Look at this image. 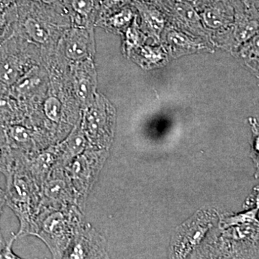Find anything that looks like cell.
Wrapping results in <instances>:
<instances>
[{
  "instance_id": "obj_1",
  "label": "cell",
  "mask_w": 259,
  "mask_h": 259,
  "mask_svg": "<svg viewBox=\"0 0 259 259\" xmlns=\"http://www.w3.org/2000/svg\"><path fill=\"white\" fill-rule=\"evenodd\" d=\"M4 175L7 180V204L20 221V228L17 236L30 235L34 218L38 212V197L25 156L13 153V161Z\"/></svg>"
},
{
  "instance_id": "obj_2",
  "label": "cell",
  "mask_w": 259,
  "mask_h": 259,
  "mask_svg": "<svg viewBox=\"0 0 259 259\" xmlns=\"http://www.w3.org/2000/svg\"><path fill=\"white\" fill-rule=\"evenodd\" d=\"M81 220V214L74 206L49 207L37 213L30 235L40 238L54 258H63L74 240Z\"/></svg>"
},
{
  "instance_id": "obj_3",
  "label": "cell",
  "mask_w": 259,
  "mask_h": 259,
  "mask_svg": "<svg viewBox=\"0 0 259 259\" xmlns=\"http://www.w3.org/2000/svg\"><path fill=\"white\" fill-rule=\"evenodd\" d=\"M115 123V109L100 94L86 107L80 120L81 128L92 148L105 150L111 144Z\"/></svg>"
},
{
  "instance_id": "obj_4",
  "label": "cell",
  "mask_w": 259,
  "mask_h": 259,
  "mask_svg": "<svg viewBox=\"0 0 259 259\" xmlns=\"http://www.w3.org/2000/svg\"><path fill=\"white\" fill-rule=\"evenodd\" d=\"M107 151L85 150L66 164L65 173L74 189L76 198H84L100 171Z\"/></svg>"
},
{
  "instance_id": "obj_5",
  "label": "cell",
  "mask_w": 259,
  "mask_h": 259,
  "mask_svg": "<svg viewBox=\"0 0 259 259\" xmlns=\"http://www.w3.org/2000/svg\"><path fill=\"white\" fill-rule=\"evenodd\" d=\"M235 10L234 21L228 29L226 44L236 51L259 32V11L254 5H245L241 0H232Z\"/></svg>"
},
{
  "instance_id": "obj_6",
  "label": "cell",
  "mask_w": 259,
  "mask_h": 259,
  "mask_svg": "<svg viewBox=\"0 0 259 259\" xmlns=\"http://www.w3.org/2000/svg\"><path fill=\"white\" fill-rule=\"evenodd\" d=\"M72 76L76 98L83 106H89L97 94V74L93 59L74 62Z\"/></svg>"
},
{
  "instance_id": "obj_7",
  "label": "cell",
  "mask_w": 259,
  "mask_h": 259,
  "mask_svg": "<svg viewBox=\"0 0 259 259\" xmlns=\"http://www.w3.org/2000/svg\"><path fill=\"white\" fill-rule=\"evenodd\" d=\"M104 255L102 238L92 227L80 225L65 256L69 258H102Z\"/></svg>"
},
{
  "instance_id": "obj_8",
  "label": "cell",
  "mask_w": 259,
  "mask_h": 259,
  "mask_svg": "<svg viewBox=\"0 0 259 259\" xmlns=\"http://www.w3.org/2000/svg\"><path fill=\"white\" fill-rule=\"evenodd\" d=\"M44 204L53 207L69 205L76 198L74 189L67 175L59 169L54 170L44 184Z\"/></svg>"
},
{
  "instance_id": "obj_9",
  "label": "cell",
  "mask_w": 259,
  "mask_h": 259,
  "mask_svg": "<svg viewBox=\"0 0 259 259\" xmlns=\"http://www.w3.org/2000/svg\"><path fill=\"white\" fill-rule=\"evenodd\" d=\"M64 47L65 55L74 62L92 59L95 54V42L91 30L73 28L66 35Z\"/></svg>"
},
{
  "instance_id": "obj_10",
  "label": "cell",
  "mask_w": 259,
  "mask_h": 259,
  "mask_svg": "<svg viewBox=\"0 0 259 259\" xmlns=\"http://www.w3.org/2000/svg\"><path fill=\"white\" fill-rule=\"evenodd\" d=\"M232 0H217L204 7L201 12L202 22L211 29H228L234 21Z\"/></svg>"
},
{
  "instance_id": "obj_11",
  "label": "cell",
  "mask_w": 259,
  "mask_h": 259,
  "mask_svg": "<svg viewBox=\"0 0 259 259\" xmlns=\"http://www.w3.org/2000/svg\"><path fill=\"white\" fill-rule=\"evenodd\" d=\"M25 61L13 51H0V83L10 88L25 72Z\"/></svg>"
},
{
  "instance_id": "obj_12",
  "label": "cell",
  "mask_w": 259,
  "mask_h": 259,
  "mask_svg": "<svg viewBox=\"0 0 259 259\" xmlns=\"http://www.w3.org/2000/svg\"><path fill=\"white\" fill-rule=\"evenodd\" d=\"M133 6L139 11L146 30L155 37H159L164 28L166 18L161 9L156 5L132 0Z\"/></svg>"
},
{
  "instance_id": "obj_13",
  "label": "cell",
  "mask_w": 259,
  "mask_h": 259,
  "mask_svg": "<svg viewBox=\"0 0 259 259\" xmlns=\"http://www.w3.org/2000/svg\"><path fill=\"white\" fill-rule=\"evenodd\" d=\"M88 139L83 134L81 124L78 123L64 142L59 146V156L63 164H67L86 150Z\"/></svg>"
},
{
  "instance_id": "obj_14",
  "label": "cell",
  "mask_w": 259,
  "mask_h": 259,
  "mask_svg": "<svg viewBox=\"0 0 259 259\" xmlns=\"http://www.w3.org/2000/svg\"><path fill=\"white\" fill-rule=\"evenodd\" d=\"M166 44L172 55L180 56L204 49L202 42L179 30H169L166 33Z\"/></svg>"
},
{
  "instance_id": "obj_15",
  "label": "cell",
  "mask_w": 259,
  "mask_h": 259,
  "mask_svg": "<svg viewBox=\"0 0 259 259\" xmlns=\"http://www.w3.org/2000/svg\"><path fill=\"white\" fill-rule=\"evenodd\" d=\"M42 81L41 71L37 66H33L25 71L23 76L9 88L10 93L15 98L27 97L36 90Z\"/></svg>"
},
{
  "instance_id": "obj_16",
  "label": "cell",
  "mask_w": 259,
  "mask_h": 259,
  "mask_svg": "<svg viewBox=\"0 0 259 259\" xmlns=\"http://www.w3.org/2000/svg\"><path fill=\"white\" fill-rule=\"evenodd\" d=\"M236 54L243 66L259 78V32L243 44Z\"/></svg>"
},
{
  "instance_id": "obj_17",
  "label": "cell",
  "mask_w": 259,
  "mask_h": 259,
  "mask_svg": "<svg viewBox=\"0 0 259 259\" xmlns=\"http://www.w3.org/2000/svg\"><path fill=\"white\" fill-rule=\"evenodd\" d=\"M25 33L32 40L37 44H45L49 38L47 29L36 18L28 16L23 21Z\"/></svg>"
},
{
  "instance_id": "obj_18",
  "label": "cell",
  "mask_w": 259,
  "mask_h": 259,
  "mask_svg": "<svg viewBox=\"0 0 259 259\" xmlns=\"http://www.w3.org/2000/svg\"><path fill=\"white\" fill-rule=\"evenodd\" d=\"M136 18L134 11L131 7H122L115 11V13L109 17L107 23L116 29H120L132 23L133 20Z\"/></svg>"
},
{
  "instance_id": "obj_19",
  "label": "cell",
  "mask_w": 259,
  "mask_h": 259,
  "mask_svg": "<svg viewBox=\"0 0 259 259\" xmlns=\"http://www.w3.org/2000/svg\"><path fill=\"white\" fill-rule=\"evenodd\" d=\"M13 161V151L8 144L4 128H0V172L5 174Z\"/></svg>"
},
{
  "instance_id": "obj_20",
  "label": "cell",
  "mask_w": 259,
  "mask_h": 259,
  "mask_svg": "<svg viewBox=\"0 0 259 259\" xmlns=\"http://www.w3.org/2000/svg\"><path fill=\"white\" fill-rule=\"evenodd\" d=\"M44 113L47 118L52 122H59L62 115V105L57 97L51 96L48 97L44 102Z\"/></svg>"
},
{
  "instance_id": "obj_21",
  "label": "cell",
  "mask_w": 259,
  "mask_h": 259,
  "mask_svg": "<svg viewBox=\"0 0 259 259\" xmlns=\"http://www.w3.org/2000/svg\"><path fill=\"white\" fill-rule=\"evenodd\" d=\"M141 59L144 61L145 64L157 65L161 64L164 60L165 56L161 49L158 48L144 47L140 51Z\"/></svg>"
},
{
  "instance_id": "obj_22",
  "label": "cell",
  "mask_w": 259,
  "mask_h": 259,
  "mask_svg": "<svg viewBox=\"0 0 259 259\" xmlns=\"http://www.w3.org/2000/svg\"><path fill=\"white\" fill-rule=\"evenodd\" d=\"M136 19L134 20V25L127 29L125 33V50L128 54L133 49L137 47L139 45V42H141V34L136 24L137 23Z\"/></svg>"
},
{
  "instance_id": "obj_23",
  "label": "cell",
  "mask_w": 259,
  "mask_h": 259,
  "mask_svg": "<svg viewBox=\"0 0 259 259\" xmlns=\"http://www.w3.org/2000/svg\"><path fill=\"white\" fill-rule=\"evenodd\" d=\"M250 126H251L252 131L253 134V156L255 161L259 165V125L258 122L255 118L250 117L249 119Z\"/></svg>"
},
{
  "instance_id": "obj_24",
  "label": "cell",
  "mask_w": 259,
  "mask_h": 259,
  "mask_svg": "<svg viewBox=\"0 0 259 259\" xmlns=\"http://www.w3.org/2000/svg\"><path fill=\"white\" fill-rule=\"evenodd\" d=\"M18 238L17 235L13 234L9 241L6 242V245L4 248L0 250V258L5 259H19L20 258L18 255L13 251V244L16 238Z\"/></svg>"
},
{
  "instance_id": "obj_25",
  "label": "cell",
  "mask_w": 259,
  "mask_h": 259,
  "mask_svg": "<svg viewBox=\"0 0 259 259\" xmlns=\"http://www.w3.org/2000/svg\"><path fill=\"white\" fill-rule=\"evenodd\" d=\"M128 2L130 0H103L102 6L107 11H111V10L117 11L122 7L125 6Z\"/></svg>"
},
{
  "instance_id": "obj_26",
  "label": "cell",
  "mask_w": 259,
  "mask_h": 259,
  "mask_svg": "<svg viewBox=\"0 0 259 259\" xmlns=\"http://www.w3.org/2000/svg\"><path fill=\"white\" fill-rule=\"evenodd\" d=\"M5 204H7L6 193H5V191L0 188V218H1L2 214H3V208H4ZM5 245H6V242L5 241L3 233H2L1 228H0V250L4 248Z\"/></svg>"
},
{
  "instance_id": "obj_27",
  "label": "cell",
  "mask_w": 259,
  "mask_h": 259,
  "mask_svg": "<svg viewBox=\"0 0 259 259\" xmlns=\"http://www.w3.org/2000/svg\"><path fill=\"white\" fill-rule=\"evenodd\" d=\"M18 0H0V12L5 11L13 6Z\"/></svg>"
},
{
  "instance_id": "obj_28",
  "label": "cell",
  "mask_w": 259,
  "mask_h": 259,
  "mask_svg": "<svg viewBox=\"0 0 259 259\" xmlns=\"http://www.w3.org/2000/svg\"><path fill=\"white\" fill-rule=\"evenodd\" d=\"M136 1L156 5L160 8H163V9H166V0H136Z\"/></svg>"
},
{
  "instance_id": "obj_29",
  "label": "cell",
  "mask_w": 259,
  "mask_h": 259,
  "mask_svg": "<svg viewBox=\"0 0 259 259\" xmlns=\"http://www.w3.org/2000/svg\"><path fill=\"white\" fill-rule=\"evenodd\" d=\"M248 204H254L257 208H259V189L255 191L254 194L251 196L248 202Z\"/></svg>"
},
{
  "instance_id": "obj_30",
  "label": "cell",
  "mask_w": 259,
  "mask_h": 259,
  "mask_svg": "<svg viewBox=\"0 0 259 259\" xmlns=\"http://www.w3.org/2000/svg\"><path fill=\"white\" fill-rule=\"evenodd\" d=\"M241 1H243L247 5H253L252 0H241Z\"/></svg>"
},
{
  "instance_id": "obj_31",
  "label": "cell",
  "mask_w": 259,
  "mask_h": 259,
  "mask_svg": "<svg viewBox=\"0 0 259 259\" xmlns=\"http://www.w3.org/2000/svg\"><path fill=\"white\" fill-rule=\"evenodd\" d=\"M252 3H253V4L255 6H256L259 3V0H252Z\"/></svg>"
},
{
  "instance_id": "obj_32",
  "label": "cell",
  "mask_w": 259,
  "mask_h": 259,
  "mask_svg": "<svg viewBox=\"0 0 259 259\" xmlns=\"http://www.w3.org/2000/svg\"><path fill=\"white\" fill-rule=\"evenodd\" d=\"M255 7H256V8H258V11H259V3H258V5H256V6H255Z\"/></svg>"
}]
</instances>
